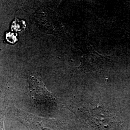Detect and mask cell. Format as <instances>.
<instances>
[{"label":"cell","mask_w":130,"mask_h":130,"mask_svg":"<svg viewBox=\"0 0 130 130\" xmlns=\"http://www.w3.org/2000/svg\"><path fill=\"white\" fill-rule=\"evenodd\" d=\"M86 123L95 130H116V118L105 108L98 107L83 110Z\"/></svg>","instance_id":"cell-1"},{"label":"cell","mask_w":130,"mask_h":130,"mask_svg":"<svg viewBox=\"0 0 130 130\" xmlns=\"http://www.w3.org/2000/svg\"><path fill=\"white\" fill-rule=\"evenodd\" d=\"M29 81L30 92L34 102L54 101V98L51 93L47 91L41 79L30 75L29 77Z\"/></svg>","instance_id":"cell-2"}]
</instances>
